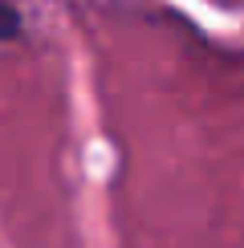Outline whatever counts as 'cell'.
<instances>
[{
  "label": "cell",
  "mask_w": 244,
  "mask_h": 248,
  "mask_svg": "<svg viewBox=\"0 0 244 248\" xmlns=\"http://www.w3.org/2000/svg\"><path fill=\"white\" fill-rule=\"evenodd\" d=\"M16 29H20V16H16V8H8L4 0H0V41L16 37Z\"/></svg>",
  "instance_id": "obj_1"
}]
</instances>
